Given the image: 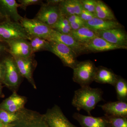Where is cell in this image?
Here are the masks:
<instances>
[{
	"instance_id": "1",
	"label": "cell",
	"mask_w": 127,
	"mask_h": 127,
	"mask_svg": "<svg viewBox=\"0 0 127 127\" xmlns=\"http://www.w3.org/2000/svg\"><path fill=\"white\" fill-rule=\"evenodd\" d=\"M103 92L100 88H92L90 86L81 87L75 91L72 104L77 111L83 109L91 116V111L103 100Z\"/></svg>"
},
{
	"instance_id": "2",
	"label": "cell",
	"mask_w": 127,
	"mask_h": 127,
	"mask_svg": "<svg viewBox=\"0 0 127 127\" xmlns=\"http://www.w3.org/2000/svg\"><path fill=\"white\" fill-rule=\"evenodd\" d=\"M5 71L3 84L12 92H17L23 78L22 76L13 57L8 54L2 59Z\"/></svg>"
},
{
	"instance_id": "3",
	"label": "cell",
	"mask_w": 127,
	"mask_h": 127,
	"mask_svg": "<svg viewBox=\"0 0 127 127\" xmlns=\"http://www.w3.org/2000/svg\"><path fill=\"white\" fill-rule=\"evenodd\" d=\"M97 67L90 60L78 62L73 68L72 79L81 87L89 86L93 81Z\"/></svg>"
},
{
	"instance_id": "4",
	"label": "cell",
	"mask_w": 127,
	"mask_h": 127,
	"mask_svg": "<svg viewBox=\"0 0 127 127\" xmlns=\"http://www.w3.org/2000/svg\"><path fill=\"white\" fill-rule=\"evenodd\" d=\"M0 37L5 41L18 39L30 40L31 37L20 22L6 19L0 23Z\"/></svg>"
},
{
	"instance_id": "5",
	"label": "cell",
	"mask_w": 127,
	"mask_h": 127,
	"mask_svg": "<svg viewBox=\"0 0 127 127\" xmlns=\"http://www.w3.org/2000/svg\"><path fill=\"white\" fill-rule=\"evenodd\" d=\"M51 52L61 59L64 66L73 69L78 63L76 54L71 48L63 43L55 41H49Z\"/></svg>"
},
{
	"instance_id": "6",
	"label": "cell",
	"mask_w": 127,
	"mask_h": 127,
	"mask_svg": "<svg viewBox=\"0 0 127 127\" xmlns=\"http://www.w3.org/2000/svg\"><path fill=\"white\" fill-rule=\"evenodd\" d=\"M20 22L31 37H37L48 40L53 30L35 18L23 17Z\"/></svg>"
},
{
	"instance_id": "7",
	"label": "cell",
	"mask_w": 127,
	"mask_h": 127,
	"mask_svg": "<svg viewBox=\"0 0 127 127\" xmlns=\"http://www.w3.org/2000/svg\"><path fill=\"white\" fill-rule=\"evenodd\" d=\"M13 57L22 76L27 79L34 89H37L33 77V72L37 65L35 59V54L27 58Z\"/></svg>"
},
{
	"instance_id": "8",
	"label": "cell",
	"mask_w": 127,
	"mask_h": 127,
	"mask_svg": "<svg viewBox=\"0 0 127 127\" xmlns=\"http://www.w3.org/2000/svg\"><path fill=\"white\" fill-rule=\"evenodd\" d=\"M43 115L49 127H77L69 121L60 107L56 104L48 109Z\"/></svg>"
},
{
	"instance_id": "9",
	"label": "cell",
	"mask_w": 127,
	"mask_h": 127,
	"mask_svg": "<svg viewBox=\"0 0 127 127\" xmlns=\"http://www.w3.org/2000/svg\"><path fill=\"white\" fill-rule=\"evenodd\" d=\"M61 16L59 5H52L43 2L34 18L52 28Z\"/></svg>"
},
{
	"instance_id": "10",
	"label": "cell",
	"mask_w": 127,
	"mask_h": 127,
	"mask_svg": "<svg viewBox=\"0 0 127 127\" xmlns=\"http://www.w3.org/2000/svg\"><path fill=\"white\" fill-rule=\"evenodd\" d=\"M95 32L97 36L104 39L109 43L127 49V33L122 27Z\"/></svg>"
},
{
	"instance_id": "11",
	"label": "cell",
	"mask_w": 127,
	"mask_h": 127,
	"mask_svg": "<svg viewBox=\"0 0 127 127\" xmlns=\"http://www.w3.org/2000/svg\"><path fill=\"white\" fill-rule=\"evenodd\" d=\"M9 53L12 56L27 58L33 55L30 41L23 39H14L6 41Z\"/></svg>"
},
{
	"instance_id": "12",
	"label": "cell",
	"mask_w": 127,
	"mask_h": 127,
	"mask_svg": "<svg viewBox=\"0 0 127 127\" xmlns=\"http://www.w3.org/2000/svg\"><path fill=\"white\" fill-rule=\"evenodd\" d=\"M48 41H55L63 43L71 48L77 56L88 52L84 45L77 42L69 34H62L53 30Z\"/></svg>"
},
{
	"instance_id": "13",
	"label": "cell",
	"mask_w": 127,
	"mask_h": 127,
	"mask_svg": "<svg viewBox=\"0 0 127 127\" xmlns=\"http://www.w3.org/2000/svg\"><path fill=\"white\" fill-rule=\"evenodd\" d=\"M27 98L13 92L10 96L0 103V109L11 113L17 112L25 108Z\"/></svg>"
},
{
	"instance_id": "14",
	"label": "cell",
	"mask_w": 127,
	"mask_h": 127,
	"mask_svg": "<svg viewBox=\"0 0 127 127\" xmlns=\"http://www.w3.org/2000/svg\"><path fill=\"white\" fill-rule=\"evenodd\" d=\"M24 127H49L43 114L26 109L22 110V118L20 121Z\"/></svg>"
},
{
	"instance_id": "15",
	"label": "cell",
	"mask_w": 127,
	"mask_h": 127,
	"mask_svg": "<svg viewBox=\"0 0 127 127\" xmlns=\"http://www.w3.org/2000/svg\"><path fill=\"white\" fill-rule=\"evenodd\" d=\"M72 117L79 123L81 127H110L109 121L105 116L96 117L75 113Z\"/></svg>"
},
{
	"instance_id": "16",
	"label": "cell",
	"mask_w": 127,
	"mask_h": 127,
	"mask_svg": "<svg viewBox=\"0 0 127 127\" xmlns=\"http://www.w3.org/2000/svg\"><path fill=\"white\" fill-rule=\"evenodd\" d=\"M20 5L15 0H0V11L6 19L20 22L23 18L19 14L18 7Z\"/></svg>"
},
{
	"instance_id": "17",
	"label": "cell",
	"mask_w": 127,
	"mask_h": 127,
	"mask_svg": "<svg viewBox=\"0 0 127 127\" xmlns=\"http://www.w3.org/2000/svg\"><path fill=\"white\" fill-rule=\"evenodd\" d=\"M84 46L88 52H102L118 49H127L125 47L112 44L98 36L94 38Z\"/></svg>"
},
{
	"instance_id": "18",
	"label": "cell",
	"mask_w": 127,
	"mask_h": 127,
	"mask_svg": "<svg viewBox=\"0 0 127 127\" xmlns=\"http://www.w3.org/2000/svg\"><path fill=\"white\" fill-rule=\"evenodd\" d=\"M105 115L127 118V102L118 101L99 105Z\"/></svg>"
},
{
	"instance_id": "19",
	"label": "cell",
	"mask_w": 127,
	"mask_h": 127,
	"mask_svg": "<svg viewBox=\"0 0 127 127\" xmlns=\"http://www.w3.org/2000/svg\"><path fill=\"white\" fill-rule=\"evenodd\" d=\"M84 26L95 32L101 31L122 27V25L117 21L102 20L95 17L85 22Z\"/></svg>"
},
{
	"instance_id": "20",
	"label": "cell",
	"mask_w": 127,
	"mask_h": 127,
	"mask_svg": "<svg viewBox=\"0 0 127 127\" xmlns=\"http://www.w3.org/2000/svg\"><path fill=\"white\" fill-rule=\"evenodd\" d=\"M118 77L111 69L100 66L97 67L94 81L100 84H109L114 87Z\"/></svg>"
},
{
	"instance_id": "21",
	"label": "cell",
	"mask_w": 127,
	"mask_h": 127,
	"mask_svg": "<svg viewBox=\"0 0 127 127\" xmlns=\"http://www.w3.org/2000/svg\"><path fill=\"white\" fill-rule=\"evenodd\" d=\"M61 15H80L82 7L79 0H62L59 5Z\"/></svg>"
},
{
	"instance_id": "22",
	"label": "cell",
	"mask_w": 127,
	"mask_h": 127,
	"mask_svg": "<svg viewBox=\"0 0 127 127\" xmlns=\"http://www.w3.org/2000/svg\"><path fill=\"white\" fill-rule=\"evenodd\" d=\"M69 35L72 36L77 42L85 45L94 38L97 36L94 31L84 26L75 31H72Z\"/></svg>"
},
{
	"instance_id": "23",
	"label": "cell",
	"mask_w": 127,
	"mask_h": 127,
	"mask_svg": "<svg viewBox=\"0 0 127 127\" xmlns=\"http://www.w3.org/2000/svg\"><path fill=\"white\" fill-rule=\"evenodd\" d=\"M95 15L97 18L104 20L116 21L113 12L103 1L96 0Z\"/></svg>"
},
{
	"instance_id": "24",
	"label": "cell",
	"mask_w": 127,
	"mask_h": 127,
	"mask_svg": "<svg viewBox=\"0 0 127 127\" xmlns=\"http://www.w3.org/2000/svg\"><path fill=\"white\" fill-rule=\"evenodd\" d=\"M29 41L33 54L41 51H49L50 43L47 40L37 37H31Z\"/></svg>"
},
{
	"instance_id": "25",
	"label": "cell",
	"mask_w": 127,
	"mask_h": 127,
	"mask_svg": "<svg viewBox=\"0 0 127 127\" xmlns=\"http://www.w3.org/2000/svg\"><path fill=\"white\" fill-rule=\"evenodd\" d=\"M22 109L17 112L11 113L0 109V122L5 124H15L21 119Z\"/></svg>"
},
{
	"instance_id": "26",
	"label": "cell",
	"mask_w": 127,
	"mask_h": 127,
	"mask_svg": "<svg viewBox=\"0 0 127 127\" xmlns=\"http://www.w3.org/2000/svg\"><path fill=\"white\" fill-rule=\"evenodd\" d=\"M118 101L127 102V80L118 76L114 86Z\"/></svg>"
},
{
	"instance_id": "27",
	"label": "cell",
	"mask_w": 127,
	"mask_h": 127,
	"mask_svg": "<svg viewBox=\"0 0 127 127\" xmlns=\"http://www.w3.org/2000/svg\"><path fill=\"white\" fill-rule=\"evenodd\" d=\"M52 29L62 34H69L72 31L70 23L65 17L61 16Z\"/></svg>"
},
{
	"instance_id": "28",
	"label": "cell",
	"mask_w": 127,
	"mask_h": 127,
	"mask_svg": "<svg viewBox=\"0 0 127 127\" xmlns=\"http://www.w3.org/2000/svg\"><path fill=\"white\" fill-rule=\"evenodd\" d=\"M109 121L110 127H127V118L105 115Z\"/></svg>"
},
{
	"instance_id": "29",
	"label": "cell",
	"mask_w": 127,
	"mask_h": 127,
	"mask_svg": "<svg viewBox=\"0 0 127 127\" xmlns=\"http://www.w3.org/2000/svg\"><path fill=\"white\" fill-rule=\"evenodd\" d=\"M82 9L95 14L96 8L95 0H79Z\"/></svg>"
},
{
	"instance_id": "30",
	"label": "cell",
	"mask_w": 127,
	"mask_h": 127,
	"mask_svg": "<svg viewBox=\"0 0 127 127\" xmlns=\"http://www.w3.org/2000/svg\"><path fill=\"white\" fill-rule=\"evenodd\" d=\"M18 2L20 5V8L26 10L27 6L31 5H41L43 3L42 0H18Z\"/></svg>"
},
{
	"instance_id": "31",
	"label": "cell",
	"mask_w": 127,
	"mask_h": 127,
	"mask_svg": "<svg viewBox=\"0 0 127 127\" xmlns=\"http://www.w3.org/2000/svg\"><path fill=\"white\" fill-rule=\"evenodd\" d=\"M79 16L82 20L86 22L91 20L93 18L96 17L95 14L89 12L84 9H82L81 12Z\"/></svg>"
},
{
	"instance_id": "32",
	"label": "cell",
	"mask_w": 127,
	"mask_h": 127,
	"mask_svg": "<svg viewBox=\"0 0 127 127\" xmlns=\"http://www.w3.org/2000/svg\"><path fill=\"white\" fill-rule=\"evenodd\" d=\"M9 48L6 42L0 41V59L9 54Z\"/></svg>"
},
{
	"instance_id": "33",
	"label": "cell",
	"mask_w": 127,
	"mask_h": 127,
	"mask_svg": "<svg viewBox=\"0 0 127 127\" xmlns=\"http://www.w3.org/2000/svg\"><path fill=\"white\" fill-rule=\"evenodd\" d=\"M69 23L72 31H75L84 27L85 22H84L82 20H80L74 21Z\"/></svg>"
},
{
	"instance_id": "34",
	"label": "cell",
	"mask_w": 127,
	"mask_h": 127,
	"mask_svg": "<svg viewBox=\"0 0 127 127\" xmlns=\"http://www.w3.org/2000/svg\"><path fill=\"white\" fill-rule=\"evenodd\" d=\"M5 68L2 59H0V85L3 84L4 78Z\"/></svg>"
},
{
	"instance_id": "35",
	"label": "cell",
	"mask_w": 127,
	"mask_h": 127,
	"mask_svg": "<svg viewBox=\"0 0 127 127\" xmlns=\"http://www.w3.org/2000/svg\"><path fill=\"white\" fill-rule=\"evenodd\" d=\"M62 0H46V4L52 5H59Z\"/></svg>"
},
{
	"instance_id": "36",
	"label": "cell",
	"mask_w": 127,
	"mask_h": 127,
	"mask_svg": "<svg viewBox=\"0 0 127 127\" xmlns=\"http://www.w3.org/2000/svg\"><path fill=\"white\" fill-rule=\"evenodd\" d=\"M15 124H5L0 122V127H13Z\"/></svg>"
},
{
	"instance_id": "37",
	"label": "cell",
	"mask_w": 127,
	"mask_h": 127,
	"mask_svg": "<svg viewBox=\"0 0 127 127\" xmlns=\"http://www.w3.org/2000/svg\"><path fill=\"white\" fill-rule=\"evenodd\" d=\"M6 19V18L3 15L2 13L0 11V23L4 21H5Z\"/></svg>"
},
{
	"instance_id": "38",
	"label": "cell",
	"mask_w": 127,
	"mask_h": 127,
	"mask_svg": "<svg viewBox=\"0 0 127 127\" xmlns=\"http://www.w3.org/2000/svg\"><path fill=\"white\" fill-rule=\"evenodd\" d=\"M13 127H24L22 124L21 122H18L15 124Z\"/></svg>"
},
{
	"instance_id": "39",
	"label": "cell",
	"mask_w": 127,
	"mask_h": 127,
	"mask_svg": "<svg viewBox=\"0 0 127 127\" xmlns=\"http://www.w3.org/2000/svg\"><path fill=\"white\" fill-rule=\"evenodd\" d=\"M4 96L2 93V85H0V97H2Z\"/></svg>"
},
{
	"instance_id": "40",
	"label": "cell",
	"mask_w": 127,
	"mask_h": 127,
	"mask_svg": "<svg viewBox=\"0 0 127 127\" xmlns=\"http://www.w3.org/2000/svg\"><path fill=\"white\" fill-rule=\"evenodd\" d=\"M0 41H3V42H6L4 40H3L2 39H1L0 37Z\"/></svg>"
}]
</instances>
